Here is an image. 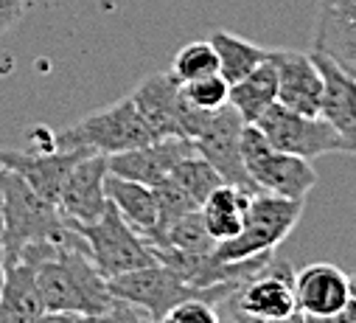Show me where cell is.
Instances as JSON below:
<instances>
[{"label": "cell", "mask_w": 356, "mask_h": 323, "mask_svg": "<svg viewBox=\"0 0 356 323\" xmlns=\"http://www.w3.org/2000/svg\"><path fill=\"white\" fill-rule=\"evenodd\" d=\"M107 284H110V292L118 301H127V304L138 306L140 312H146L154 320H160L171 306H177L180 301H188V298H202L208 304H216L211 292L186 284L183 278H177L160 262H154L149 267L129 270L124 276H115Z\"/></svg>", "instance_id": "cell-10"}, {"label": "cell", "mask_w": 356, "mask_h": 323, "mask_svg": "<svg viewBox=\"0 0 356 323\" xmlns=\"http://www.w3.org/2000/svg\"><path fill=\"white\" fill-rule=\"evenodd\" d=\"M81 155L84 152H79V149H56V146H51V149L34 146V152L0 149V166L20 175L42 200L56 205L59 191Z\"/></svg>", "instance_id": "cell-15"}, {"label": "cell", "mask_w": 356, "mask_h": 323, "mask_svg": "<svg viewBox=\"0 0 356 323\" xmlns=\"http://www.w3.org/2000/svg\"><path fill=\"white\" fill-rule=\"evenodd\" d=\"M107 200L115 205V211L124 216V222L140 233L143 239H149L154 233L157 225V197L152 186L118 178V175H107Z\"/></svg>", "instance_id": "cell-21"}, {"label": "cell", "mask_w": 356, "mask_h": 323, "mask_svg": "<svg viewBox=\"0 0 356 323\" xmlns=\"http://www.w3.org/2000/svg\"><path fill=\"white\" fill-rule=\"evenodd\" d=\"M278 102V79L273 59L261 62L255 70H250L244 79L230 85L227 104L238 113L244 124H255L266 110Z\"/></svg>", "instance_id": "cell-20"}, {"label": "cell", "mask_w": 356, "mask_h": 323, "mask_svg": "<svg viewBox=\"0 0 356 323\" xmlns=\"http://www.w3.org/2000/svg\"><path fill=\"white\" fill-rule=\"evenodd\" d=\"M270 59L275 65V79H278V104L303 116H320L325 85L314 62V54L270 48Z\"/></svg>", "instance_id": "cell-14"}, {"label": "cell", "mask_w": 356, "mask_h": 323, "mask_svg": "<svg viewBox=\"0 0 356 323\" xmlns=\"http://www.w3.org/2000/svg\"><path fill=\"white\" fill-rule=\"evenodd\" d=\"M26 3H29V0H26Z\"/></svg>", "instance_id": "cell-36"}, {"label": "cell", "mask_w": 356, "mask_h": 323, "mask_svg": "<svg viewBox=\"0 0 356 323\" xmlns=\"http://www.w3.org/2000/svg\"><path fill=\"white\" fill-rule=\"evenodd\" d=\"M225 323H236V320H227V317H225Z\"/></svg>", "instance_id": "cell-35"}, {"label": "cell", "mask_w": 356, "mask_h": 323, "mask_svg": "<svg viewBox=\"0 0 356 323\" xmlns=\"http://www.w3.org/2000/svg\"><path fill=\"white\" fill-rule=\"evenodd\" d=\"M70 317H73V315H62V312H45V315H40L34 323H70Z\"/></svg>", "instance_id": "cell-32"}, {"label": "cell", "mask_w": 356, "mask_h": 323, "mask_svg": "<svg viewBox=\"0 0 356 323\" xmlns=\"http://www.w3.org/2000/svg\"><path fill=\"white\" fill-rule=\"evenodd\" d=\"M314 54L356 79V0H320Z\"/></svg>", "instance_id": "cell-16"}, {"label": "cell", "mask_w": 356, "mask_h": 323, "mask_svg": "<svg viewBox=\"0 0 356 323\" xmlns=\"http://www.w3.org/2000/svg\"><path fill=\"white\" fill-rule=\"evenodd\" d=\"M51 138L56 149H79L84 155H107V157L157 141L129 96L79 118L65 129H56Z\"/></svg>", "instance_id": "cell-3"}, {"label": "cell", "mask_w": 356, "mask_h": 323, "mask_svg": "<svg viewBox=\"0 0 356 323\" xmlns=\"http://www.w3.org/2000/svg\"><path fill=\"white\" fill-rule=\"evenodd\" d=\"M149 245H163V248L191 253V256H202V253H213L216 251V242L211 239L200 211H191V214L180 216L163 233L160 242H149Z\"/></svg>", "instance_id": "cell-25"}, {"label": "cell", "mask_w": 356, "mask_h": 323, "mask_svg": "<svg viewBox=\"0 0 356 323\" xmlns=\"http://www.w3.org/2000/svg\"><path fill=\"white\" fill-rule=\"evenodd\" d=\"M255 127L278 152L298 155L303 160H314L331 152H345L339 135L323 116H303L278 102L255 121Z\"/></svg>", "instance_id": "cell-9"}, {"label": "cell", "mask_w": 356, "mask_h": 323, "mask_svg": "<svg viewBox=\"0 0 356 323\" xmlns=\"http://www.w3.org/2000/svg\"><path fill=\"white\" fill-rule=\"evenodd\" d=\"M211 73H219V59H216V51L208 40L186 42L171 62V76L180 85L194 82V79H202V76H211Z\"/></svg>", "instance_id": "cell-26"}, {"label": "cell", "mask_w": 356, "mask_h": 323, "mask_svg": "<svg viewBox=\"0 0 356 323\" xmlns=\"http://www.w3.org/2000/svg\"><path fill=\"white\" fill-rule=\"evenodd\" d=\"M76 230L65 222L59 208L42 200L20 175L0 166V245L3 267L17 262L34 242H67Z\"/></svg>", "instance_id": "cell-2"}, {"label": "cell", "mask_w": 356, "mask_h": 323, "mask_svg": "<svg viewBox=\"0 0 356 323\" xmlns=\"http://www.w3.org/2000/svg\"><path fill=\"white\" fill-rule=\"evenodd\" d=\"M194 152H197V146L188 138H157L143 146L110 155L107 166H110V175H118V178H127V180L154 189L174 172V166L180 164V160H186Z\"/></svg>", "instance_id": "cell-13"}, {"label": "cell", "mask_w": 356, "mask_h": 323, "mask_svg": "<svg viewBox=\"0 0 356 323\" xmlns=\"http://www.w3.org/2000/svg\"><path fill=\"white\" fill-rule=\"evenodd\" d=\"M107 155H81L76 160V166L70 169L56 208L65 216V222L70 228L76 225H90L96 222L104 208H107Z\"/></svg>", "instance_id": "cell-12"}, {"label": "cell", "mask_w": 356, "mask_h": 323, "mask_svg": "<svg viewBox=\"0 0 356 323\" xmlns=\"http://www.w3.org/2000/svg\"><path fill=\"white\" fill-rule=\"evenodd\" d=\"M129 99L135 102L138 113L143 116V121L154 138L194 141L211 124V118L219 113V110L205 113V110H197L194 104H188L183 96V85L171 76V70L152 73V76L140 79V85L129 93Z\"/></svg>", "instance_id": "cell-6"}, {"label": "cell", "mask_w": 356, "mask_h": 323, "mask_svg": "<svg viewBox=\"0 0 356 323\" xmlns=\"http://www.w3.org/2000/svg\"><path fill=\"white\" fill-rule=\"evenodd\" d=\"M160 323H225V317L216 304H208L202 298H188L171 306L160 317Z\"/></svg>", "instance_id": "cell-28"}, {"label": "cell", "mask_w": 356, "mask_h": 323, "mask_svg": "<svg viewBox=\"0 0 356 323\" xmlns=\"http://www.w3.org/2000/svg\"><path fill=\"white\" fill-rule=\"evenodd\" d=\"M146 312H140L138 306L127 304V301H118L107 309V312H93V315H73L70 323H132L135 317H140Z\"/></svg>", "instance_id": "cell-29"}, {"label": "cell", "mask_w": 356, "mask_h": 323, "mask_svg": "<svg viewBox=\"0 0 356 323\" xmlns=\"http://www.w3.org/2000/svg\"><path fill=\"white\" fill-rule=\"evenodd\" d=\"M40 315H45V306L37 290V267L26 259L6 265L0 281V323H34Z\"/></svg>", "instance_id": "cell-19"}, {"label": "cell", "mask_w": 356, "mask_h": 323, "mask_svg": "<svg viewBox=\"0 0 356 323\" xmlns=\"http://www.w3.org/2000/svg\"><path fill=\"white\" fill-rule=\"evenodd\" d=\"M350 292H353V298H356V276H350Z\"/></svg>", "instance_id": "cell-34"}, {"label": "cell", "mask_w": 356, "mask_h": 323, "mask_svg": "<svg viewBox=\"0 0 356 323\" xmlns=\"http://www.w3.org/2000/svg\"><path fill=\"white\" fill-rule=\"evenodd\" d=\"M177 191H180L194 208H202V203L208 200V194L216 189V186H222V178L216 175V169L208 164V160L200 155V152H194V155H188L186 160H180V164L174 166V172L165 178Z\"/></svg>", "instance_id": "cell-24"}, {"label": "cell", "mask_w": 356, "mask_h": 323, "mask_svg": "<svg viewBox=\"0 0 356 323\" xmlns=\"http://www.w3.org/2000/svg\"><path fill=\"white\" fill-rule=\"evenodd\" d=\"M183 96L188 104H194L197 110L205 113H216L222 107H227V96H230V82L222 73H211L202 79H194V82L183 85Z\"/></svg>", "instance_id": "cell-27"}, {"label": "cell", "mask_w": 356, "mask_h": 323, "mask_svg": "<svg viewBox=\"0 0 356 323\" xmlns=\"http://www.w3.org/2000/svg\"><path fill=\"white\" fill-rule=\"evenodd\" d=\"M303 323H356V298H350L339 312L325 315V317H306Z\"/></svg>", "instance_id": "cell-31"}, {"label": "cell", "mask_w": 356, "mask_h": 323, "mask_svg": "<svg viewBox=\"0 0 356 323\" xmlns=\"http://www.w3.org/2000/svg\"><path fill=\"white\" fill-rule=\"evenodd\" d=\"M295 295L298 309L306 317H325L339 312L350 298V276L331 265V262H314L295 273Z\"/></svg>", "instance_id": "cell-17"}, {"label": "cell", "mask_w": 356, "mask_h": 323, "mask_svg": "<svg viewBox=\"0 0 356 323\" xmlns=\"http://www.w3.org/2000/svg\"><path fill=\"white\" fill-rule=\"evenodd\" d=\"M241 157L252 186L264 194L306 200L309 191L317 186V172L312 160L278 152L255 124H244L241 129Z\"/></svg>", "instance_id": "cell-5"}, {"label": "cell", "mask_w": 356, "mask_h": 323, "mask_svg": "<svg viewBox=\"0 0 356 323\" xmlns=\"http://www.w3.org/2000/svg\"><path fill=\"white\" fill-rule=\"evenodd\" d=\"M20 259L37 267V290L45 312L93 315L115 304L107 278L87 256L79 233L67 242H34Z\"/></svg>", "instance_id": "cell-1"}, {"label": "cell", "mask_w": 356, "mask_h": 323, "mask_svg": "<svg viewBox=\"0 0 356 323\" xmlns=\"http://www.w3.org/2000/svg\"><path fill=\"white\" fill-rule=\"evenodd\" d=\"M23 12H26V0H0V34H6L12 26H17Z\"/></svg>", "instance_id": "cell-30"}, {"label": "cell", "mask_w": 356, "mask_h": 323, "mask_svg": "<svg viewBox=\"0 0 356 323\" xmlns=\"http://www.w3.org/2000/svg\"><path fill=\"white\" fill-rule=\"evenodd\" d=\"M300 216H303V200L258 191L250 197L244 228L233 239L219 242L213 256L222 262H241L261 253H275V248L295 230Z\"/></svg>", "instance_id": "cell-4"}, {"label": "cell", "mask_w": 356, "mask_h": 323, "mask_svg": "<svg viewBox=\"0 0 356 323\" xmlns=\"http://www.w3.org/2000/svg\"><path fill=\"white\" fill-rule=\"evenodd\" d=\"M314 54V51H312ZM314 62L323 73V107L320 116L334 127L348 155H356V79L339 70L331 59L314 54Z\"/></svg>", "instance_id": "cell-18"}, {"label": "cell", "mask_w": 356, "mask_h": 323, "mask_svg": "<svg viewBox=\"0 0 356 323\" xmlns=\"http://www.w3.org/2000/svg\"><path fill=\"white\" fill-rule=\"evenodd\" d=\"M73 230L81 236L87 256L93 259V265L102 270L107 281L157 262L152 253V245L124 222V216L115 211L113 203H107L104 214L96 222L76 225Z\"/></svg>", "instance_id": "cell-8"}, {"label": "cell", "mask_w": 356, "mask_h": 323, "mask_svg": "<svg viewBox=\"0 0 356 323\" xmlns=\"http://www.w3.org/2000/svg\"><path fill=\"white\" fill-rule=\"evenodd\" d=\"M250 197L252 194H247V191H241L230 183H222L208 194L200 214H202V222H205V228H208V233H211V239L216 242V245L219 242L233 239L244 228Z\"/></svg>", "instance_id": "cell-22"}, {"label": "cell", "mask_w": 356, "mask_h": 323, "mask_svg": "<svg viewBox=\"0 0 356 323\" xmlns=\"http://www.w3.org/2000/svg\"><path fill=\"white\" fill-rule=\"evenodd\" d=\"M0 281H3V245H0Z\"/></svg>", "instance_id": "cell-33"}, {"label": "cell", "mask_w": 356, "mask_h": 323, "mask_svg": "<svg viewBox=\"0 0 356 323\" xmlns=\"http://www.w3.org/2000/svg\"><path fill=\"white\" fill-rule=\"evenodd\" d=\"M208 42L213 45L216 51V59H219V73L227 79V82H238V79H244L250 70H255L261 62L270 59V48H261L244 37H236L230 31H222L216 29Z\"/></svg>", "instance_id": "cell-23"}, {"label": "cell", "mask_w": 356, "mask_h": 323, "mask_svg": "<svg viewBox=\"0 0 356 323\" xmlns=\"http://www.w3.org/2000/svg\"><path fill=\"white\" fill-rule=\"evenodd\" d=\"M241 129H244V121L227 104L194 138V146H197V152L208 160V164L216 169V175L222 178V183H230V186H236V189H241L247 194H258V189L252 186V180H250V175L244 169Z\"/></svg>", "instance_id": "cell-11"}, {"label": "cell", "mask_w": 356, "mask_h": 323, "mask_svg": "<svg viewBox=\"0 0 356 323\" xmlns=\"http://www.w3.org/2000/svg\"><path fill=\"white\" fill-rule=\"evenodd\" d=\"M219 312H227V320L250 323V320H284L298 309L295 295V267L289 262H266L258 273L238 284V290L219 304Z\"/></svg>", "instance_id": "cell-7"}]
</instances>
